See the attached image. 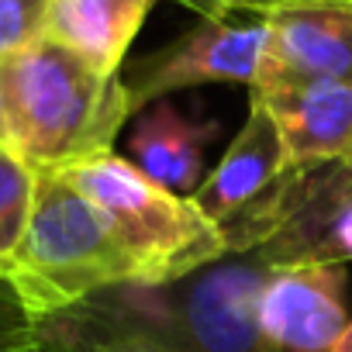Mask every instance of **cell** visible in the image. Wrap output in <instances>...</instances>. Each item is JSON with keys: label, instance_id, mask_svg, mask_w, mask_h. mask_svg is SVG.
<instances>
[{"label": "cell", "instance_id": "277c9868", "mask_svg": "<svg viewBox=\"0 0 352 352\" xmlns=\"http://www.w3.org/2000/svg\"><path fill=\"white\" fill-rule=\"evenodd\" d=\"M266 273L270 263L245 252L169 287H124V294L180 352H276L259 328Z\"/></svg>", "mask_w": 352, "mask_h": 352}, {"label": "cell", "instance_id": "52a82bcc", "mask_svg": "<svg viewBox=\"0 0 352 352\" xmlns=\"http://www.w3.org/2000/svg\"><path fill=\"white\" fill-rule=\"evenodd\" d=\"M345 324V266H270L259 294V328L276 352H331Z\"/></svg>", "mask_w": 352, "mask_h": 352}, {"label": "cell", "instance_id": "6da1fadb", "mask_svg": "<svg viewBox=\"0 0 352 352\" xmlns=\"http://www.w3.org/2000/svg\"><path fill=\"white\" fill-rule=\"evenodd\" d=\"M14 155L35 173H56L114 152L135 114L121 76H104L69 49L42 38L0 66Z\"/></svg>", "mask_w": 352, "mask_h": 352}, {"label": "cell", "instance_id": "ac0fdd59", "mask_svg": "<svg viewBox=\"0 0 352 352\" xmlns=\"http://www.w3.org/2000/svg\"><path fill=\"white\" fill-rule=\"evenodd\" d=\"M331 352H352V318H349V324H345V331L338 335V342H335Z\"/></svg>", "mask_w": 352, "mask_h": 352}, {"label": "cell", "instance_id": "9a60e30c", "mask_svg": "<svg viewBox=\"0 0 352 352\" xmlns=\"http://www.w3.org/2000/svg\"><path fill=\"white\" fill-rule=\"evenodd\" d=\"M314 173L321 176V184H324L331 194H338V197L352 201V155H349V159H342V162L318 166Z\"/></svg>", "mask_w": 352, "mask_h": 352}, {"label": "cell", "instance_id": "8fae6325", "mask_svg": "<svg viewBox=\"0 0 352 352\" xmlns=\"http://www.w3.org/2000/svg\"><path fill=\"white\" fill-rule=\"evenodd\" d=\"M155 0H52L45 38L69 49L90 69L121 76L131 38Z\"/></svg>", "mask_w": 352, "mask_h": 352}, {"label": "cell", "instance_id": "5bb4252c", "mask_svg": "<svg viewBox=\"0 0 352 352\" xmlns=\"http://www.w3.org/2000/svg\"><path fill=\"white\" fill-rule=\"evenodd\" d=\"M52 0H0V66L45 38Z\"/></svg>", "mask_w": 352, "mask_h": 352}, {"label": "cell", "instance_id": "4fadbf2b", "mask_svg": "<svg viewBox=\"0 0 352 352\" xmlns=\"http://www.w3.org/2000/svg\"><path fill=\"white\" fill-rule=\"evenodd\" d=\"M32 201H35V169L21 162L14 152L0 148V280H4L21 245Z\"/></svg>", "mask_w": 352, "mask_h": 352}, {"label": "cell", "instance_id": "8992f818", "mask_svg": "<svg viewBox=\"0 0 352 352\" xmlns=\"http://www.w3.org/2000/svg\"><path fill=\"white\" fill-rule=\"evenodd\" d=\"M256 11L266 42L252 87L352 83V0H256Z\"/></svg>", "mask_w": 352, "mask_h": 352}, {"label": "cell", "instance_id": "2e32d148", "mask_svg": "<svg viewBox=\"0 0 352 352\" xmlns=\"http://www.w3.org/2000/svg\"><path fill=\"white\" fill-rule=\"evenodd\" d=\"M187 11H197L201 18H228L242 8H256V0H176Z\"/></svg>", "mask_w": 352, "mask_h": 352}, {"label": "cell", "instance_id": "7a4b0ae2", "mask_svg": "<svg viewBox=\"0 0 352 352\" xmlns=\"http://www.w3.org/2000/svg\"><path fill=\"white\" fill-rule=\"evenodd\" d=\"M0 283L18 304L21 321L52 318L104 290L142 287L104 214L63 173H35L28 228Z\"/></svg>", "mask_w": 352, "mask_h": 352}, {"label": "cell", "instance_id": "30bf717a", "mask_svg": "<svg viewBox=\"0 0 352 352\" xmlns=\"http://www.w3.org/2000/svg\"><path fill=\"white\" fill-rule=\"evenodd\" d=\"M287 173V155L270 111L249 94V118L235 142L214 166V173L190 194L194 204L218 225L228 228L249 208H256Z\"/></svg>", "mask_w": 352, "mask_h": 352}, {"label": "cell", "instance_id": "5b68a950", "mask_svg": "<svg viewBox=\"0 0 352 352\" xmlns=\"http://www.w3.org/2000/svg\"><path fill=\"white\" fill-rule=\"evenodd\" d=\"M266 28L263 21H235L228 18H201L190 32H184L166 49L135 59L121 83L128 90L131 111L159 104L173 90H187L201 83H256L263 59Z\"/></svg>", "mask_w": 352, "mask_h": 352}, {"label": "cell", "instance_id": "3957f363", "mask_svg": "<svg viewBox=\"0 0 352 352\" xmlns=\"http://www.w3.org/2000/svg\"><path fill=\"white\" fill-rule=\"evenodd\" d=\"M104 214L121 249L131 256L142 287H169L228 256L225 232L194 204L173 194L114 152L56 169Z\"/></svg>", "mask_w": 352, "mask_h": 352}, {"label": "cell", "instance_id": "7c38bea8", "mask_svg": "<svg viewBox=\"0 0 352 352\" xmlns=\"http://www.w3.org/2000/svg\"><path fill=\"white\" fill-rule=\"evenodd\" d=\"M218 131V124L190 121L169 104H155L131 135V155L135 166L155 180L159 187L190 197L201 187V169H204V145Z\"/></svg>", "mask_w": 352, "mask_h": 352}, {"label": "cell", "instance_id": "9c48e42d", "mask_svg": "<svg viewBox=\"0 0 352 352\" xmlns=\"http://www.w3.org/2000/svg\"><path fill=\"white\" fill-rule=\"evenodd\" d=\"M8 352H180L128 300L124 287L104 290L42 321H21Z\"/></svg>", "mask_w": 352, "mask_h": 352}, {"label": "cell", "instance_id": "ba28073f", "mask_svg": "<svg viewBox=\"0 0 352 352\" xmlns=\"http://www.w3.org/2000/svg\"><path fill=\"white\" fill-rule=\"evenodd\" d=\"M249 94L280 131L287 173H307L352 155V83H273Z\"/></svg>", "mask_w": 352, "mask_h": 352}, {"label": "cell", "instance_id": "e0dca14e", "mask_svg": "<svg viewBox=\"0 0 352 352\" xmlns=\"http://www.w3.org/2000/svg\"><path fill=\"white\" fill-rule=\"evenodd\" d=\"M0 148H4V152H14V135H11V114H8L4 76H0Z\"/></svg>", "mask_w": 352, "mask_h": 352}]
</instances>
